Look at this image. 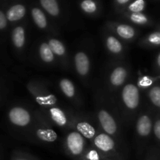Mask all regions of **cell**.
Masks as SVG:
<instances>
[{"instance_id":"obj_9","label":"cell","mask_w":160,"mask_h":160,"mask_svg":"<svg viewBox=\"0 0 160 160\" xmlns=\"http://www.w3.org/2000/svg\"><path fill=\"white\" fill-rule=\"evenodd\" d=\"M26 7L23 4H15L7 9L6 12V18L9 22H17L24 17L26 14Z\"/></svg>"},{"instance_id":"obj_24","label":"cell","mask_w":160,"mask_h":160,"mask_svg":"<svg viewBox=\"0 0 160 160\" xmlns=\"http://www.w3.org/2000/svg\"><path fill=\"white\" fill-rule=\"evenodd\" d=\"M129 18L133 23L138 25H145L148 23V18L143 13V12L131 13V15H130Z\"/></svg>"},{"instance_id":"obj_8","label":"cell","mask_w":160,"mask_h":160,"mask_svg":"<svg viewBox=\"0 0 160 160\" xmlns=\"http://www.w3.org/2000/svg\"><path fill=\"white\" fill-rule=\"evenodd\" d=\"M128 77L127 69L123 67H117L109 75V83L114 88H119L126 81Z\"/></svg>"},{"instance_id":"obj_15","label":"cell","mask_w":160,"mask_h":160,"mask_svg":"<svg viewBox=\"0 0 160 160\" xmlns=\"http://www.w3.org/2000/svg\"><path fill=\"white\" fill-rule=\"evenodd\" d=\"M42 7L52 17H58L60 13V9L56 0H42L40 1Z\"/></svg>"},{"instance_id":"obj_20","label":"cell","mask_w":160,"mask_h":160,"mask_svg":"<svg viewBox=\"0 0 160 160\" xmlns=\"http://www.w3.org/2000/svg\"><path fill=\"white\" fill-rule=\"evenodd\" d=\"M105 157L106 156H103L95 148H90L86 149L85 152L80 160H103Z\"/></svg>"},{"instance_id":"obj_22","label":"cell","mask_w":160,"mask_h":160,"mask_svg":"<svg viewBox=\"0 0 160 160\" xmlns=\"http://www.w3.org/2000/svg\"><path fill=\"white\" fill-rule=\"evenodd\" d=\"M148 98L155 106L160 108V86H154L150 89Z\"/></svg>"},{"instance_id":"obj_10","label":"cell","mask_w":160,"mask_h":160,"mask_svg":"<svg viewBox=\"0 0 160 160\" xmlns=\"http://www.w3.org/2000/svg\"><path fill=\"white\" fill-rule=\"evenodd\" d=\"M11 40L12 45L17 49H22L25 45L26 34L23 26H17L13 28L11 34Z\"/></svg>"},{"instance_id":"obj_25","label":"cell","mask_w":160,"mask_h":160,"mask_svg":"<svg viewBox=\"0 0 160 160\" xmlns=\"http://www.w3.org/2000/svg\"><path fill=\"white\" fill-rule=\"evenodd\" d=\"M146 42L149 45L159 46L160 45V32L156 31V32L150 34L149 35L147 36Z\"/></svg>"},{"instance_id":"obj_23","label":"cell","mask_w":160,"mask_h":160,"mask_svg":"<svg viewBox=\"0 0 160 160\" xmlns=\"http://www.w3.org/2000/svg\"><path fill=\"white\" fill-rule=\"evenodd\" d=\"M146 2L144 0H136V1L131 2L128 5V10L131 13H139L142 12L145 9Z\"/></svg>"},{"instance_id":"obj_30","label":"cell","mask_w":160,"mask_h":160,"mask_svg":"<svg viewBox=\"0 0 160 160\" xmlns=\"http://www.w3.org/2000/svg\"><path fill=\"white\" fill-rule=\"evenodd\" d=\"M116 3L118 5H126L130 4V1L129 0H117Z\"/></svg>"},{"instance_id":"obj_17","label":"cell","mask_w":160,"mask_h":160,"mask_svg":"<svg viewBox=\"0 0 160 160\" xmlns=\"http://www.w3.org/2000/svg\"><path fill=\"white\" fill-rule=\"evenodd\" d=\"M59 87L62 93L69 98H72L75 95V87L70 80L62 78L59 81Z\"/></svg>"},{"instance_id":"obj_4","label":"cell","mask_w":160,"mask_h":160,"mask_svg":"<svg viewBox=\"0 0 160 160\" xmlns=\"http://www.w3.org/2000/svg\"><path fill=\"white\" fill-rule=\"evenodd\" d=\"M8 119L14 126L24 128L31 123V116L25 108L21 106H14L8 112Z\"/></svg>"},{"instance_id":"obj_12","label":"cell","mask_w":160,"mask_h":160,"mask_svg":"<svg viewBox=\"0 0 160 160\" xmlns=\"http://www.w3.org/2000/svg\"><path fill=\"white\" fill-rule=\"evenodd\" d=\"M116 32L121 38L125 40H131L133 39L136 35V31L131 25L124 24V23H119L116 25Z\"/></svg>"},{"instance_id":"obj_28","label":"cell","mask_w":160,"mask_h":160,"mask_svg":"<svg viewBox=\"0 0 160 160\" xmlns=\"http://www.w3.org/2000/svg\"><path fill=\"white\" fill-rule=\"evenodd\" d=\"M153 131L156 138L160 141V119H158L155 122L153 125Z\"/></svg>"},{"instance_id":"obj_11","label":"cell","mask_w":160,"mask_h":160,"mask_svg":"<svg viewBox=\"0 0 160 160\" xmlns=\"http://www.w3.org/2000/svg\"><path fill=\"white\" fill-rule=\"evenodd\" d=\"M51 120L59 127H65L68 123V118L62 109L59 107H52L48 110Z\"/></svg>"},{"instance_id":"obj_27","label":"cell","mask_w":160,"mask_h":160,"mask_svg":"<svg viewBox=\"0 0 160 160\" xmlns=\"http://www.w3.org/2000/svg\"><path fill=\"white\" fill-rule=\"evenodd\" d=\"M152 83V81L151 78H149L148 77L144 76L139 80L138 81V86L139 87H142V88H147L149 87L150 85Z\"/></svg>"},{"instance_id":"obj_18","label":"cell","mask_w":160,"mask_h":160,"mask_svg":"<svg viewBox=\"0 0 160 160\" xmlns=\"http://www.w3.org/2000/svg\"><path fill=\"white\" fill-rule=\"evenodd\" d=\"M48 44L55 56L62 57L66 55L67 50H66L65 46L62 42H61L59 40L56 38H51L48 40Z\"/></svg>"},{"instance_id":"obj_29","label":"cell","mask_w":160,"mask_h":160,"mask_svg":"<svg viewBox=\"0 0 160 160\" xmlns=\"http://www.w3.org/2000/svg\"><path fill=\"white\" fill-rule=\"evenodd\" d=\"M12 160H38L35 158H33L32 156H24V155H16L12 156Z\"/></svg>"},{"instance_id":"obj_19","label":"cell","mask_w":160,"mask_h":160,"mask_svg":"<svg viewBox=\"0 0 160 160\" xmlns=\"http://www.w3.org/2000/svg\"><path fill=\"white\" fill-rule=\"evenodd\" d=\"M77 129L78 132L81 133L84 138L88 139H92L95 137V128L87 122H81L77 125Z\"/></svg>"},{"instance_id":"obj_33","label":"cell","mask_w":160,"mask_h":160,"mask_svg":"<svg viewBox=\"0 0 160 160\" xmlns=\"http://www.w3.org/2000/svg\"><path fill=\"white\" fill-rule=\"evenodd\" d=\"M103 160H112V159H109V158H107V157H105V158H104V159H103Z\"/></svg>"},{"instance_id":"obj_16","label":"cell","mask_w":160,"mask_h":160,"mask_svg":"<svg viewBox=\"0 0 160 160\" xmlns=\"http://www.w3.org/2000/svg\"><path fill=\"white\" fill-rule=\"evenodd\" d=\"M39 56L45 63H51L55 60V55L47 42H42L39 46Z\"/></svg>"},{"instance_id":"obj_7","label":"cell","mask_w":160,"mask_h":160,"mask_svg":"<svg viewBox=\"0 0 160 160\" xmlns=\"http://www.w3.org/2000/svg\"><path fill=\"white\" fill-rule=\"evenodd\" d=\"M75 69L80 76L85 77L90 70V60L88 56L84 52H78L74 56Z\"/></svg>"},{"instance_id":"obj_6","label":"cell","mask_w":160,"mask_h":160,"mask_svg":"<svg viewBox=\"0 0 160 160\" xmlns=\"http://www.w3.org/2000/svg\"><path fill=\"white\" fill-rule=\"evenodd\" d=\"M152 129V119L148 114H142L138 117L135 126V132L139 139H145L151 134Z\"/></svg>"},{"instance_id":"obj_13","label":"cell","mask_w":160,"mask_h":160,"mask_svg":"<svg viewBox=\"0 0 160 160\" xmlns=\"http://www.w3.org/2000/svg\"><path fill=\"white\" fill-rule=\"evenodd\" d=\"M106 46L112 54L119 55L123 51V46L121 42L112 35H108L106 38Z\"/></svg>"},{"instance_id":"obj_21","label":"cell","mask_w":160,"mask_h":160,"mask_svg":"<svg viewBox=\"0 0 160 160\" xmlns=\"http://www.w3.org/2000/svg\"><path fill=\"white\" fill-rule=\"evenodd\" d=\"M80 7L88 14H93L98 10V6L96 2L93 0H84L80 3Z\"/></svg>"},{"instance_id":"obj_3","label":"cell","mask_w":160,"mask_h":160,"mask_svg":"<svg viewBox=\"0 0 160 160\" xmlns=\"http://www.w3.org/2000/svg\"><path fill=\"white\" fill-rule=\"evenodd\" d=\"M122 102L129 110H135L140 103V92L138 87L134 84H128L121 92Z\"/></svg>"},{"instance_id":"obj_32","label":"cell","mask_w":160,"mask_h":160,"mask_svg":"<svg viewBox=\"0 0 160 160\" xmlns=\"http://www.w3.org/2000/svg\"><path fill=\"white\" fill-rule=\"evenodd\" d=\"M147 160H158V159H156V158H155V157H150V158H148Z\"/></svg>"},{"instance_id":"obj_26","label":"cell","mask_w":160,"mask_h":160,"mask_svg":"<svg viewBox=\"0 0 160 160\" xmlns=\"http://www.w3.org/2000/svg\"><path fill=\"white\" fill-rule=\"evenodd\" d=\"M8 20L6 15L2 10L0 9V31H3L7 27Z\"/></svg>"},{"instance_id":"obj_2","label":"cell","mask_w":160,"mask_h":160,"mask_svg":"<svg viewBox=\"0 0 160 160\" xmlns=\"http://www.w3.org/2000/svg\"><path fill=\"white\" fill-rule=\"evenodd\" d=\"M95 148L106 157H117L116 143L112 138L106 133H99L96 134L93 139Z\"/></svg>"},{"instance_id":"obj_31","label":"cell","mask_w":160,"mask_h":160,"mask_svg":"<svg viewBox=\"0 0 160 160\" xmlns=\"http://www.w3.org/2000/svg\"><path fill=\"white\" fill-rule=\"evenodd\" d=\"M157 64H158V66L160 67V53L158 55V56H157Z\"/></svg>"},{"instance_id":"obj_14","label":"cell","mask_w":160,"mask_h":160,"mask_svg":"<svg viewBox=\"0 0 160 160\" xmlns=\"http://www.w3.org/2000/svg\"><path fill=\"white\" fill-rule=\"evenodd\" d=\"M31 17L36 26L40 29H45L48 26V20L41 9L34 7L31 9Z\"/></svg>"},{"instance_id":"obj_1","label":"cell","mask_w":160,"mask_h":160,"mask_svg":"<svg viewBox=\"0 0 160 160\" xmlns=\"http://www.w3.org/2000/svg\"><path fill=\"white\" fill-rule=\"evenodd\" d=\"M66 146L70 156L80 160L86 151L85 138L78 131H71L66 138Z\"/></svg>"},{"instance_id":"obj_5","label":"cell","mask_w":160,"mask_h":160,"mask_svg":"<svg viewBox=\"0 0 160 160\" xmlns=\"http://www.w3.org/2000/svg\"><path fill=\"white\" fill-rule=\"evenodd\" d=\"M97 117L102 128L106 134L112 136L118 132L117 122L109 111L104 109H99L97 112Z\"/></svg>"}]
</instances>
